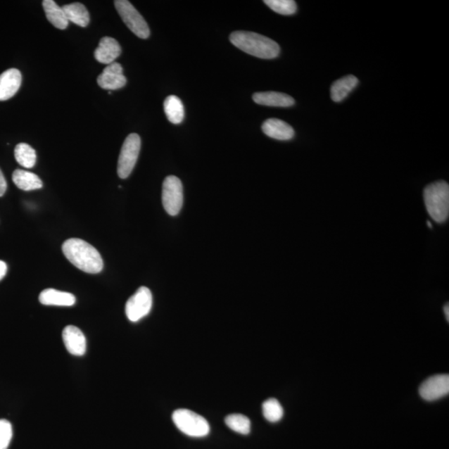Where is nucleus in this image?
<instances>
[{"label":"nucleus","mask_w":449,"mask_h":449,"mask_svg":"<svg viewBox=\"0 0 449 449\" xmlns=\"http://www.w3.org/2000/svg\"><path fill=\"white\" fill-rule=\"evenodd\" d=\"M62 249L66 258L82 272L89 274L102 272V256L99 251L88 242L77 238H71L63 243Z\"/></svg>","instance_id":"1"},{"label":"nucleus","mask_w":449,"mask_h":449,"mask_svg":"<svg viewBox=\"0 0 449 449\" xmlns=\"http://www.w3.org/2000/svg\"><path fill=\"white\" fill-rule=\"evenodd\" d=\"M230 41L241 51L260 58H277L281 50L278 44L274 40L253 32H233L230 35Z\"/></svg>","instance_id":"2"},{"label":"nucleus","mask_w":449,"mask_h":449,"mask_svg":"<svg viewBox=\"0 0 449 449\" xmlns=\"http://www.w3.org/2000/svg\"><path fill=\"white\" fill-rule=\"evenodd\" d=\"M426 209L429 216L438 223L445 222L449 215V186L439 181L426 186L424 191Z\"/></svg>","instance_id":"3"},{"label":"nucleus","mask_w":449,"mask_h":449,"mask_svg":"<svg viewBox=\"0 0 449 449\" xmlns=\"http://www.w3.org/2000/svg\"><path fill=\"white\" fill-rule=\"evenodd\" d=\"M172 420L177 428L187 436L203 438L210 433L207 419L194 411L186 409L174 411Z\"/></svg>","instance_id":"4"},{"label":"nucleus","mask_w":449,"mask_h":449,"mask_svg":"<svg viewBox=\"0 0 449 449\" xmlns=\"http://www.w3.org/2000/svg\"><path fill=\"white\" fill-rule=\"evenodd\" d=\"M114 6L119 15L132 33L140 39H148L150 29L144 18L140 15L134 6L127 0H116Z\"/></svg>","instance_id":"5"},{"label":"nucleus","mask_w":449,"mask_h":449,"mask_svg":"<svg viewBox=\"0 0 449 449\" xmlns=\"http://www.w3.org/2000/svg\"><path fill=\"white\" fill-rule=\"evenodd\" d=\"M141 149L139 135L132 134L127 137L123 143L118 163V174L122 179L130 176L139 158Z\"/></svg>","instance_id":"6"},{"label":"nucleus","mask_w":449,"mask_h":449,"mask_svg":"<svg viewBox=\"0 0 449 449\" xmlns=\"http://www.w3.org/2000/svg\"><path fill=\"white\" fill-rule=\"evenodd\" d=\"M152 307V292L148 287L141 286L127 302L125 307L127 317L132 322H139L150 313Z\"/></svg>","instance_id":"7"},{"label":"nucleus","mask_w":449,"mask_h":449,"mask_svg":"<svg viewBox=\"0 0 449 449\" xmlns=\"http://www.w3.org/2000/svg\"><path fill=\"white\" fill-rule=\"evenodd\" d=\"M163 205L170 216L179 214L183 205V186L179 178L168 176L163 185Z\"/></svg>","instance_id":"8"},{"label":"nucleus","mask_w":449,"mask_h":449,"mask_svg":"<svg viewBox=\"0 0 449 449\" xmlns=\"http://www.w3.org/2000/svg\"><path fill=\"white\" fill-rule=\"evenodd\" d=\"M421 397L426 401L441 400L449 393L448 374H438L426 379L419 388Z\"/></svg>","instance_id":"9"},{"label":"nucleus","mask_w":449,"mask_h":449,"mask_svg":"<svg viewBox=\"0 0 449 449\" xmlns=\"http://www.w3.org/2000/svg\"><path fill=\"white\" fill-rule=\"evenodd\" d=\"M97 81L100 88L106 90L120 89L127 84L123 68L120 63L116 62L105 68Z\"/></svg>","instance_id":"10"},{"label":"nucleus","mask_w":449,"mask_h":449,"mask_svg":"<svg viewBox=\"0 0 449 449\" xmlns=\"http://www.w3.org/2000/svg\"><path fill=\"white\" fill-rule=\"evenodd\" d=\"M63 341L70 354L75 356L85 355L87 341L80 329L75 325H68L63 331Z\"/></svg>","instance_id":"11"},{"label":"nucleus","mask_w":449,"mask_h":449,"mask_svg":"<svg viewBox=\"0 0 449 449\" xmlns=\"http://www.w3.org/2000/svg\"><path fill=\"white\" fill-rule=\"evenodd\" d=\"M122 48L115 39L111 37H103L100 40L99 47L96 49L94 57L100 63L111 64L120 56Z\"/></svg>","instance_id":"12"},{"label":"nucleus","mask_w":449,"mask_h":449,"mask_svg":"<svg viewBox=\"0 0 449 449\" xmlns=\"http://www.w3.org/2000/svg\"><path fill=\"white\" fill-rule=\"evenodd\" d=\"M22 82L21 72L11 68L0 75V101L11 99L20 89Z\"/></svg>","instance_id":"13"},{"label":"nucleus","mask_w":449,"mask_h":449,"mask_svg":"<svg viewBox=\"0 0 449 449\" xmlns=\"http://www.w3.org/2000/svg\"><path fill=\"white\" fill-rule=\"evenodd\" d=\"M261 128L265 135L277 140H291L295 135V131L291 126L277 118L267 119Z\"/></svg>","instance_id":"14"},{"label":"nucleus","mask_w":449,"mask_h":449,"mask_svg":"<svg viewBox=\"0 0 449 449\" xmlns=\"http://www.w3.org/2000/svg\"><path fill=\"white\" fill-rule=\"evenodd\" d=\"M255 103L269 107H291L295 104V100L291 96L277 91H263L253 95Z\"/></svg>","instance_id":"15"},{"label":"nucleus","mask_w":449,"mask_h":449,"mask_svg":"<svg viewBox=\"0 0 449 449\" xmlns=\"http://www.w3.org/2000/svg\"><path fill=\"white\" fill-rule=\"evenodd\" d=\"M39 300L44 305L72 306L75 304L76 298L71 293L59 291L54 289H46L40 293Z\"/></svg>","instance_id":"16"},{"label":"nucleus","mask_w":449,"mask_h":449,"mask_svg":"<svg viewBox=\"0 0 449 449\" xmlns=\"http://www.w3.org/2000/svg\"><path fill=\"white\" fill-rule=\"evenodd\" d=\"M359 84L355 76L349 75L334 82L331 89V99L334 102L341 103L354 90Z\"/></svg>","instance_id":"17"},{"label":"nucleus","mask_w":449,"mask_h":449,"mask_svg":"<svg viewBox=\"0 0 449 449\" xmlns=\"http://www.w3.org/2000/svg\"><path fill=\"white\" fill-rule=\"evenodd\" d=\"M12 179L18 189L23 191H34L42 189L43 182L36 174L17 169L13 173Z\"/></svg>","instance_id":"18"},{"label":"nucleus","mask_w":449,"mask_h":449,"mask_svg":"<svg viewBox=\"0 0 449 449\" xmlns=\"http://www.w3.org/2000/svg\"><path fill=\"white\" fill-rule=\"evenodd\" d=\"M46 17L51 24L58 30H65L68 25V20L65 13L61 7H59L53 0H44L43 1Z\"/></svg>","instance_id":"19"},{"label":"nucleus","mask_w":449,"mask_h":449,"mask_svg":"<svg viewBox=\"0 0 449 449\" xmlns=\"http://www.w3.org/2000/svg\"><path fill=\"white\" fill-rule=\"evenodd\" d=\"M68 22L82 27L89 25L90 15L88 9L81 3L66 4L63 8Z\"/></svg>","instance_id":"20"},{"label":"nucleus","mask_w":449,"mask_h":449,"mask_svg":"<svg viewBox=\"0 0 449 449\" xmlns=\"http://www.w3.org/2000/svg\"><path fill=\"white\" fill-rule=\"evenodd\" d=\"M164 112L169 122L179 125L184 119L185 110L181 99L175 95L168 96L164 101Z\"/></svg>","instance_id":"21"},{"label":"nucleus","mask_w":449,"mask_h":449,"mask_svg":"<svg viewBox=\"0 0 449 449\" xmlns=\"http://www.w3.org/2000/svg\"><path fill=\"white\" fill-rule=\"evenodd\" d=\"M15 157L17 163L25 168L34 167L36 163L35 150L27 144H20L15 146Z\"/></svg>","instance_id":"22"},{"label":"nucleus","mask_w":449,"mask_h":449,"mask_svg":"<svg viewBox=\"0 0 449 449\" xmlns=\"http://www.w3.org/2000/svg\"><path fill=\"white\" fill-rule=\"evenodd\" d=\"M227 427L233 431L243 435L249 434L251 432V421L246 416L240 414L228 415L224 419Z\"/></svg>","instance_id":"23"},{"label":"nucleus","mask_w":449,"mask_h":449,"mask_svg":"<svg viewBox=\"0 0 449 449\" xmlns=\"http://www.w3.org/2000/svg\"><path fill=\"white\" fill-rule=\"evenodd\" d=\"M263 412L265 419L270 423H277L282 419L284 410L276 398H269L263 403Z\"/></svg>","instance_id":"24"},{"label":"nucleus","mask_w":449,"mask_h":449,"mask_svg":"<svg viewBox=\"0 0 449 449\" xmlns=\"http://www.w3.org/2000/svg\"><path fill=\"white\" fill-rule=\"evenodd\" d=\"M265 4L274 12L282 15H292L297 11V6L293 0H265Z\"/></svg>","instance_id":"25"},{"label":"nucleus","mask_w":449,"mask_h":449,"mask_svg":"<svg viewBox=\"0 0 449 449\" xmlns=\"http://www.w3.org/2000/svg\"><path fill=\"white\" fill-rule=\"evenodd\" d=\"M13 437V429L6 419H0V449H8Z\"/></svg>","instance_id":"26"},{"label":"nucleus","mask_w":449,"mask_h":449,"mask_svg":"<svg viewBox=\"0 0 449 449\" xmlns=\"http://www.w3.org/2000/svg\"><path fill=\"white\" fill-rule=\"evenodd\" d=\"M7 190V182L6 180V177H4V174L0 169V196H2L6 194Z\"/></svg>","instance_id":"27"},{"label":"nucleus","mask_w":449,"mask_h":449,"mask_svg":"<svg viewBox=\"0 0 449 449\" xmlns=\"http://www.w3.org/2000/svg\"><path fill=\"white\" fill-rule=\"evenodd\" d=\"M7 265L6 263H4V261L0 260V281H1V279L6 277V274L7 273Z\"/></svg>","instance_id":"28"},{"label":"nucleus","mask_w":449,"mask_h":449,"mask_svg":"<svg viewBox=\"0 0 449 449\" xmlns=\"http://www.w3.org/2000/svg\"><path fill=\"white\" fill-rule=\"evenodd\" d=\"M444 314H445L446 319H447L448 322H449V306H448V304H447L445 306H444Z\"/></svg>","instance_id":"29"},{"label":"nucleus","mask_w":449,"mask_h":449,"mask_svg":"<svg viewBox=\"0 0 449 449\" xmlns=\"http://www.w3.org/2000/svg\"><path fill=\"white\" fill-rule=\"evenodd\" d=\"M427 223H428L429 227L433 228V226H432L431 223H430V222H428Z\"/></svg>","instance_id":"30"}]
</instances>
